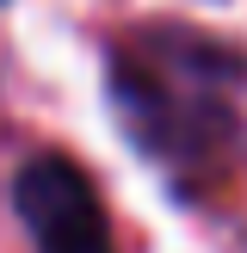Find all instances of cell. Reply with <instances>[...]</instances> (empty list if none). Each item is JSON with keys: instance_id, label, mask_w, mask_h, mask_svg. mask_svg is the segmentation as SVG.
I'll return each mask as SVG.
<instances>
[{"instance_id": "cell-1", "label": "cell", "mask_w": 247, "mask_h": 253, "mask_svg": "<svg viewBox=\"0 0 247 253\" xmlns=\"http://www.w3.org/2000/svg\"><path fill=\"white\" fill-rule=\"evenodd\" d=\"M229 56L185 31H142L118 43L111 56V93L130 118V136L167 167L216 155L222 136L235 130L229 86H222Z\"/></svg>"}, {"instance_id": "cell-2", "label": "cell", "mask_w": 247, "mask_h": 253, "mask_svg": "<svg viewBox=\"0 0 247 253\" xmlns=\"http://www.w3.org/2000/svg\"><path fill=\"white\" fill-rule=\"evenodd\" d=\"M12 210L31 229L37 253H118L93 179L68 155H31L12 173Z\"/></svg>"}]
</instances>
